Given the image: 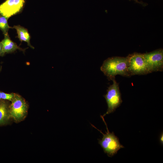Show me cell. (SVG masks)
Instances as JSON below:
<instances>
[{
  "instance_id": "15",
  "label": "cell",
  "mask_w": 163,
  "mask_h": 163,
  "mask_svg": "<svg viewBox=\"0 0 163 163\" xmlns=\"http://www.w3.org/2000/svg\"><path fill=\"white\" fill-rule=\"evenodd\" d=\"M134 0L136 2L142 4V5L143 4H142V3L140 2H139V1H138L137 0Z\"/></svg>"
},
{
  "instance_id": "14",
  "label": "cell",
  "mask_w": 163,
  "mask_h": 163,
  "mask_svg": "<svg viewBox=\"0 0 163 163\" xmlns=\"http://www.w3.org/2000/svg\"><path fill=\"white\" fill-rule=\"evenodd\" d=\"M160 142L161 144L163 145V133H161L160 135L159 139Z\"/></svg>"
},
{
  "instance_id": "17",
  "label": "cell",
  "mask_w": 163,
  "mask_h": 163,
  "mask_svg": "<svg viewBox=\"0 0 163 163\" xmlns=\"http://www.w3.org/2000/svg\"><path fill=\"white\" fill-rule=\"evenodd\" d=\"M0 70H1V69H0Z\"/></svg>"
},
{
  "instance_id": "12",
  "label": "cell",
  "mask_w": 163,
  "mask_h": 163,
  "mask_svg": "<svg viewBox=\"0 0 163 163\" xmlns=\"http://www.w3.org/2000/svg\"><path fill=\"white\" fill-rule=\"evenodd\" d=\"M14 93L7 94L2 92L1 99L8 100L11 101L14 96Z\"/></svg>"
},
{
  "instance_id": "2",
  "label": "cell",
  "mask_w": 163,
  "mask_h": 163,
  "mask_svg": "<svg viewBox=\"0 0 163 163\" xmlns=\"http://www.w3.org/2000/svg\"><path fill=\"white\" fill-rule=\"evenodd\" d=\"M101 117L106 127L107 132L106 134L103 133L92 124L91 125L103 134L102 138L98 139V143L103 148L104 153L109 157H111L116 154L120 149L124 148V147L120 144L119 139L115 135L114 133L110 132L104 117L102 115H101Z\"/></svg>"
},
{
  "instance_id": "8",
  "label": "cell",
  "mask_w": 163,
  "mask_h": 163,
  "mask_svg": "<svg viewBox=\"0 0 163 163\" xmlns=\"http://www.w3.org/2000/svg\"><path fill=\"white\" fill-rule=\"evenodd\" d=\"M4 36V38L1 42L3 46V56L6 53H12L17 50L24 51V50L19 47L10 39L8 34H5Z\"/></svg>"
},
{
  "instance_id": "10",
  "label": "cell",
  "mask_w": 163,
  "mask_h": 163,
  "mask_svg": "<svg viewBox=\"0 0 163 163\" xmlns=\"http://www.w3.org/2000/svg\"><path fill=\"white\" fill-rule=\"evenodd\" d=\"M10 116L9 109L6 103L0 102V125L4 123Z\"/></svg>"
},
{
  "instance_id": "11",
  "label": "cell",
  "mask_w": 163,
  "mask_h": 163,
  "mask_svg": "<svg viewBox=\"0 0 163 163\" xmlns=\"http://www.w3.org/2000/svg\"><path fill=\"white\" fill-rule=\"evenodd\" d=\"M8 18L0 14V30L2 31L4 35L8 34L9 29L13 28L8 25Z\"/></svg>"
},
{
  "instance_id": "7",
  "label": "cell",
  "mask_w": 163,
  "mask_h": 163,
  "mask_svg": "<svg viewBox=\"0 0 163 163\" xmlns=\"http://www.w3.org/2000/svg\"><path fill=\"white\" fill-rule=\"evenodd\" d=\"M25 0H6L0 5V14L8 19L20 12Z\"/></svg>"
},
{
  "instance_id": "5",
  "label": "cell",
  "mask_w": 163,
  "mask_h": 163,
  "mask_svg": "<svg viewBox=\"0 0 163 163\" xmlns=\"http://www.w3.org/2000/svg\"><path fill=\"white\" fill-rule=\"evenodd\" d=\"M11 101L9 109V115L15 121H21L27 113V104L22 97L15 94Z\"/></svg>"
},
{
  "instance_id": "4",
  "label": "cell",
  "mask_w": 163,
  "mask_h": 163,
  "mask_svg": "<svg viewBox=\"0 0 163 163\" xmlns=\"http://www.w3.org/2000/svg\"><path fill=\"white\" fill-rule=\"evenodd\" d=\"M127 57V69L130 76L149 73L143 54L135 53L129 55Z\"/></svg>"
},
{
  "instance_id": "1",
  "label": "cell",
  "mask_w": 163,
  "mask_h": 163,
  "mask_svg": "<svg viewBox=\"0 0 163 163\" xmlns=\"http://www.w3.org/2000/svg\"><path fill=\"white\" fill-rule=\"evenodd\" d=\"M128 66L127 56L114 57L108 58L104 61L100 69L109 80H112L117 75L130 76L127 69Z\"/></svg>"
},
{
  "instance_id": "6",
  "label": "cell",
  "mask_w": 163,
  "mask_h": 163,
  "mask_svg": "<svg viewBox=\"0 0 163 163\" xmlns=\"http://www.w3.org/2000/svg\"><path fill=\"white\" fill-rule=\"evenodd\" d=\"M149 73L162 71L163 69V51L159 49L143 54Z\"/></svg>"
},
{
  "instance_id": "9",
  "label": "cell",
  "mask_w": 163,
  "mask_h": 163,
  "mask_svg": "<svg viewBox=\"0 0 163 163\" xmlns=\"http://www.w3.org/2000/svg\"><path fill=\"white\" fill-rule=\"evenodd\" d=\"M13 28L16 30L18 34L17 37L20 41L27 42L28 46L32 49H34L30 44V36L27 29L19 25L14 26Z\"/></svg>"
},
{
  "instance_id": "3",
  "label": "cell",
  "mask_w": 163,
  "mask_h": 163,
  "mask_svg": "<svg viewBox=\"0 0 163 163\" xmlns=\"http://www.w3.org/2000/svg\"><path fill=\"white\" fill-rule=\"evenodd\" d=\"M112 80L113 84L108 87L106 94L104 95L108 106L106 112L102 115L104 117L114 112L122 102L119 84L117 82L115 78Z\"/></svg>"
},
{
  "instance_id": "16",
  "label": "cell",
  "mask_w": 163,
  "mask_h": 163,
  "mask_svg": "<svg viewBox=\"0 0 163 163\" xmlns=\"http://www.w3.org/2000/svg\"><path fill=\"white\" fill-rule=\"evenodd\" d=\"M1 92H2L0 91V99H1Z\"/></svg>"
},
{
  "instance_id": "13",
  "label": "cell",
  "mask_w": 163,
  "mask_h": 163,
  "mask_svg": "<svg viewBox=\"0 0 163 163\" xmlns=\"http://www.w3.org/2000/svg\"><path fill=\"white\" fill-rule=\"evenodd\" d=\"M2 50H3L2 45L1 42H0V56H3Z\"/></svg>"
}]
</instances>
